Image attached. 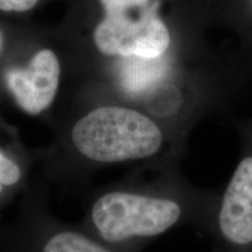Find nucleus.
Returning <instances> with one entry per match:
<instances>
[{"mask_svg":"<svg viewBox=\"0 0 252 252\" xmlns=\"http://www.w3.org/2000/svg\"><path fill=\"white\" fill-rule=\"evenodd\" d=\"M1 43H2V35L1 33H0V48H1Z\"/></svg>","mask_w":252,"mask_h":252,"instance_id":"1a4fd4ad","label":"nucleus"},{"mask_svg":"<svg viewBox=\"0 0 252 252\" xmlns=\"http://www.w3.org/2000/svg\"><path fill=\"white\" fill-rule=\"evenodd\" d=\"M105 11H128L137 7H144L149 0H100Z\"/></svg>","mask_w":252,"mask_h":252,"instance_id":"0eeeda50","label":"nucleus"},{"mask_svg":"<svg viewBox=\"0 0 252 252\" xmlns=\"http://www.w3.org/2000/svg\"><path fill=\"white\" fill-rule=\"evenodd\" d=\"M130 11H109L94 31V42L104 54L124 58L157 59L171 42L168 28L149 9L138 19L130 17Z\"/></svg>","mask_w":252,"mask_h":252,"instance_id":"7ed1b4c3","label":"nucleus"},{"mask_svg":"<svg viewBox=\"0 0 252 252\" xmlns=\"http://www.w3.org/2000/svg\"><path fill=\"white\" fill-rule=\"evenodd\" d=\"M21 179H23V172L18 163L0 152V195L6 189L17 186Z\"/></svg>","mask_w":252,"mask_h":252,"instance_id":"423d86ee","label":"nucleus"},{"mask_svg":"<svg viewBox=\"0 0 252 252\" xmlns=\"http://www.w3.org/2000/svg\"><path fill=\"white\" fill-rule=\"evenodd\" d=\"M124 63L122 70L123 84L128 90H141L152 84L158 77L156 59H145L131 56ZM158 59V58H157Z\"/></svg>","mask_w":252,"mask_h":252,"instance_id":"39448f33","label":"nucleus"},{"mask_svg":"<svg viewBox=\"0 0 252 252\" xmlns=\"http://www.w3.org/2000/svg\"><path fill=\"white\" fill-rule=\"evenodd\" d=\"M37 0H0V9L5 12H25L33 8Z\"/></svg>","mask_w":252,"mask_h":252,"instance_id":"6e6552de","label":"nucleus"},{"mask_svg":"<svg viewBox=\"0 0 252 252\" xmlns=\"http://www.w3.org/2000/svg\"><path fill=\"white\" fill-rule=\"evenodd\" d=\"M59 80V60L49 49L36 53L27 68H13L6 74V84L15 102L30 115H39L53 103Z\"/></svg>","mask_w":252,"mask_h":252,"instance_id":"20e7f679","label":"nucleus"},{"mask_svg":"<svg viewBox=\"0 0 252 252\" xmlns=\"http://www.w3.org/2000/svg\"><path fill=\"white\" fill-rule=\"evenodd\" d=\"M220 195L176 179L147 189H113L94 201L90 222L102 241L113 244L147 241L187 223L210 229Z\"/></svg>","mask_w":252,"mask_h":252,"instance_id":"f257e3e1","label":"nucleus"},{"mask_svg":"<svg viewBox=\"0 0 252 252\" xmlns=\"http://www.w3.org/2000/svg\"><path fill=\"white\" fill-rule=\"evenodd\" d=\"M71 141L91 161L118 163L154 157L161 150L163 134L156 122L137 110L102 106L77 121Z\"/></svg>","mask_w":252,"mask_h":252,"instance_id":"f03ea898","label":"nucleus"}]
</instances>
